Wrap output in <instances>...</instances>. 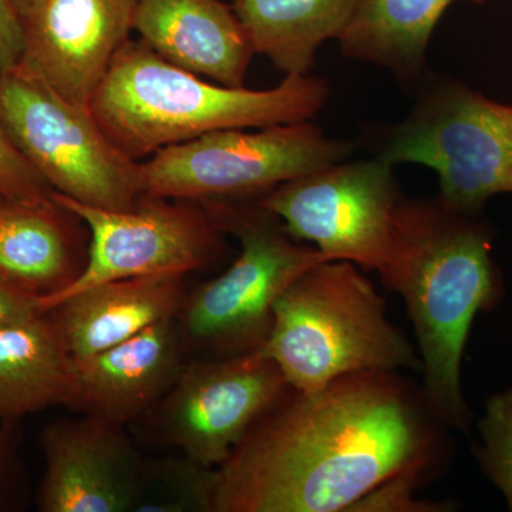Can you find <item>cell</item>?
I'll return each mask as SVG.
<instances>
[{"label": "cell", "mask_w": 512, "mask_h": 512, "mask_svg": "<svg viewBox=\"0 0 512 512\" xmlns=\"http://www.w3.org/2000/svg\"><path fill=\"white\" fill-rule=\"evenodd\" d=\"M262 353L296 392L363 372H421L419 352L387 318L386 301L359 266L325 261L276 301Z\"/></svg>", "instance_id": "277c9868"}, {"label": "cell", "mask_w": 512, "mask_h": 512, "mask_svg": "<svg viewBox=\"0 0 512 512\" xmlns=\"http://www.w3.org/2000/svg\"><path fill=\"white\" fill-rule=\"evenodd\" d=\"M355 146L326 136L312 121L227 128L165 147L141 161L144 195L165 200L256 198L325 165Z\"/></svg>", "instance_id": "ba28073f"}, {"label": "cell", "mask_w": 512, "mask_h": 512, "mask_svg": "<svg viewBox=\"0 0 512 512\" xmlns=\"http://www.w3.org/2000/svg\"><path fill=\"white\" fill-rule=\"evenodd\" d=\"M329 93V83L311 74H288L268 90L207 82L165 62L141 40H128L89 109L107 137L140 161L212 131L311 121Z\"/></svg>", "instance_id": "3957f363"}, {"label": "cell", "mask_w": 512, "mask_h": 512, "mask_svg": "<svg viewBox=\"0 0 512 512\" xmlns=\"http://www.w3.org/2000/svg\"><path fill=\"white\" fill-rule=\"evenodd\" d=\"M360 0H231L255 53L279 72L309 74L323 43L340 39Z\"/></svg>", "instance_id": "ac0fdd59"}, {"label": "cell", "mask_w": 512, "mask_h": 512, "mask_svg": "<svg viewBox=\"0 0 512 512\" xmlns=\"http://www.w3.org/2000/svg\"><path fill=\"white\" fill-rule=\"evenodd\" d=\"M184 299V275L137 276L76 293L45 315L67 355L80 359L175 318Z\"/></svg>", "instance_id": "2e32d148"}, {"label": "cell", "mask_w": 512, "mask_h": 512, "mask_svg": "<svg viewBox=\"0 0 512 512\" xmlns=\"http://www.w3.org/2000/svg\"><path fill=\"white\" fill-rule=\"evenodd\" d=\"M456 0H360L340 53L376 64L406 83L420 82L434 29ZM481 3L484 0H471Z\"/></svg>", "instance_id": "ffe728a7"}, {"label": "cell", "mask_w": 512, "mask_h": 512, "mask_svg": "<svg viewBox=\"0 0 512 512\" xmlns=\"http://www.w3.org/2000/svg\"><path fill=\"white\" fill-rule=\"evenodd\" d=\"M133 30L165 62L228 87H244L254 46L221 0H137Z\"/></svg>", "instance_id": "9a60e30c"}, {"label": "cell", "mask_w": 512, "mask_h": 512, "mask_svg": "<svg viewBox=\"0 0 512 512\" xmlns=\"http://www.w3.org/2000/svg\"><path fill=\"white\" fill-rule=\"evenodd\" d=\"M201 202L217 228L238 239L241 252L224 274L185 296L177 315L184 352L202 359L254 352L268 339L279 296L328 259L292 238L256 198Z\"/></svg>", "instance_id": "5b68a950"}, {"label": "cell", "mask_w": 512, "mask_h": 512, "mask_svg": "<svg viewBox=\"0 0 512 512\" xmlns=\"http://www.w3.org/2000/svg\"><path fill=\"white\" fill-rule=\"evenodd\" d=\"M50 195L49 185L22 156L0 121V197L6 201H39Z\"/></svg>", "instance_id": "603a6c76"}, {"label": "cell", "mask_w": 512, "mask_h": 512, "mask_svg": "<svg viewBox=\"0 0 512 512\" xmlns=\"http://www.w3.org/2000/svg\"><path fill=\"white\" fill-rule=\"evenodd\" d=\"M72 397V357L45 313L0 325V420L64 404Z\"/></svg>", "instance_id": "d6986e66"}, {"label": "cell", "mask_w": 512, "mask_h": 512, "mask_svg": "<svg viewBox=\"0 0 512 512\" xmlns=\"http://www.w3.org/2000/svg\"><path fill=\"white\" fill-rule=\"evenodd\" d=\"M64 214L52 195L5 201L0 208V281L39 299V305L80 274Z\"/></svg>", "instance_id": "e0dca14e"}, {"label": "cell", "mask_w": 512, "mask_h": 512, "mask_svg": "<svg viewBox=\"0 0 512 512\" xmlns=\"http://www.w3.org/2000/svg\"><path fill=\"white\" fill-rule=\"evenodd\" d=\"M217 467L191 457L143 460L134 512H214Z\"/></svg>", "instance_id": "44dd1931"}, {"label": "cell", "mask_w": 512, "mask_h": 512, "mask_svg": "<svg viewBox=\"0 0 512 512\" xmlns=\"http://www.w3.org/2000/svg\"><path fill=\"white\" fill-rule=\"evenodd\" d=\"M377 157L436 171L440 200L478 215L497 194H512V106L457 82L430 83L409 116L384 133Z\"/></svg>", "instance_id": "52a82bcc"}, {"label": "cell", "mask_w": 512, "mask_h": 512, "mask_svg": "<svg viewBox=\"0 0 512 512\" xmlns=\"http://www.w3.org/2000/svg\"><path fill=\"white\" fill-rule=\"evenodd\" d=\"M46 470L37 494L43 512L133 510L143 458L120 424L100 417L63 420L43 431Z\"/></svg>", "instance_id": "4fadbf2b"}, {"label": "cell", "mask_w": 512, "mask_h": 512, "mask_svg": "<svg viewBox=\"0 0 512 512\" xmlns=\"http://www.w3.org/2000/svg\"><path fill=\"white\" fill-rule=\"evenodd\" d=\"M25 56V29L13 0H0V73L9 72Z\"/></svg>", "instance_id": "cb8c5ba5"}, {"label": "cell", "mask_w": 512, "mask_h": 512, "mask_svg": "<svg viewBox=\"0 0 512 512\" xmlns=\"http://www.w3.org/2000/svg\"><path fill=\"white\" fill-rule=\"evenodd\" d=\"M52 198L90 229L89 256L72 284L40 302L45 313L76 293L137 276L184 275L204 268L221 249L222 232L205 208L146 197L130 210H104L56 194Z\"/></svg>", "instance_id": "30bf717a"}, {"label": "cell", "mask_w": 512, "mask_h": 512, "mask_svg": "<svg viewBox=\"0 0 512 512\" xmlns=\"http://www.w3.org/2000/svg\"><path fill=\"white\" fill-rule=\"evenodd\" d=\"M380 278L406 303L427 402L448 429L467 431L471 413L461 389L464 350L478 313L493 311L504 295L490 228L440 198H402Z\"/></svg>", "instance_id": "7a4b0ae2"}, {"label": "cell", "mask_w": 512, "mask_h": 512, "mask_svg": "<svg viewBox=\"0 0 512 512\" xmlns=\"http://www.w3.org/2000/svg\"><path fill=\"white\" fill-rule=\"evenodd\" d=\"M480 433L483 441L474 448L478 463L512 511V389L488 399Z\"/></svg>", "instance_id": "7402d4cb"}, {"label": "cell", "mask_w": 512, "mask_h": 512, "mask_svg": "<svg viewBox=\"0 0 512 512\" xmlns=\"http://www.w3.org/2000/svg\"><path fill=\"white\" fill-rule=\"evenodd\" d=\"M13 2H15L16 8H18L20 16H23V13L32 5L33 0H13Z\"/></svg>", "instance_id": "484cf974"}, {"label": "cell", "mask_w": 512, "mask_h": 512, "mask_svg": "<svg viewBox=\"0 0 512 512\" xmlns=\"http://www.w3.org/2000/svg\"><path fill=\"white\" fill-rule=\"evenodd\" d=\"M3 453H5V436H3V430L0 429V470H2Z\"/></svg>", "instance_id": "4316f807"}, {"label": "cell", "mask_w": 512, "mask_h": 512, "mask_svg": "<svg viewBox=\"0 0 512 512\" xmlns=\"http://www.w3.org/2000/svg\"><path fill=\"white\" fill-rule=\"evenodd\" d=\"M40 312L39 299L16 291L0 281V325L12 320L28 318Z\"/></svg>", "instance_id": "d4e9b609"}, {"label": "cell", "mask_w": 512, "mask_h": 512, "mask_svg": "<svg viewBox=\"0 0 512 512\" xmlns=\"http://www.w3.org/2000/svg\"><path fill=\"white\" fill-rule=\"evenodd\" d=\"M137 0H33L22 64L73 103L89 101L128 42Z\"/></svg>", "instance_id": "7c38bea8"}, {"label": "cell", "mask_w": 512, "mask_h": 512, "mask_svg": "<svg viewBox=\"0 0 512 512\" xmlns=\"http://www.w3.org/2000/svg\"><path fill=\"white\" fill-rule=\"evenodd\" d=\"M177 316L96 355L72 359L69 407L123 426L157 406L185 365Z\"/></svg>", "instance_id": "5bb4252c"}, {"label": "cell", "mask_w": 512, "mask_h": 512, "mask_svg": "<svg viewBox=\"0 0 512 512\" xmlns=\"http://www.w3.org/2000/svg\"><path fill=\"white\" fill-rule=\"evenodd\" d=\"M399 187L393 165L380 157L338 161L256 197L296 241L328 261L382 272L393 242Z\"/></svg>", "instance_id": "9c48e42d"}, {"label": "cell", "mask_w": 512, "mask_h": 512, "mask_svg": "<svg viewBox=\"0 0 512 512\" xmlns=\"http://www.w3.org/2000/svg\"><path fill=\"white\" fill-rule=\"evenodd\" d=\"M5 201H6V200H3V198H2V197H0V208H2V205H3V204H5Z\"/></svg>", "instance_id": "83f0119b"}, {"label": "cell", "mask_w": 512, "mask_h": 512, "mask_svg": "<svg viewBox=\"0 0 512 512\" xmlns=\"http://www.w3.org/2000/svg\"><path fill=\"white\" fill-rule=\"evenodd\" d=\"M448 427L400 372L288 394L217 467L214 512L357 510L400 478L423 484L450 456Z\"/></svg>", "instance_id": "6da1fadb"}, {"label": "cell", "mask_w": 512, "mask_h": 512, "mask_svg": "<svg viewBox=\"0 0 512 512\" xmlns=\"http://www.w3.org/2000/svg\"><path fill=\"white\" fill-rule=\"evenodd\" d=\"M292 387L261 349L184 365L157 403L164 439L185 456L220 467L256 421Z\"/></svg>", "instance_id": "8fae6325"}, {"label": "cell", "mask_w": 512, "mask_h": 512, "mask_svg": "<svg viewBox=\"0 0 512 512\" xmlns=\"http://www.w3.org/2000/svg\"><path fill=\"white\" fill-rule=\"evenodd\" d=\"M0 121L56 194L104 210H130L144 197L140 161L107 137L89 107L25 64L0 73Z\"/></svg>", "instance_id": "8992f818"}]
</instances>
